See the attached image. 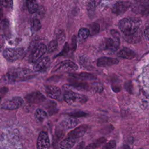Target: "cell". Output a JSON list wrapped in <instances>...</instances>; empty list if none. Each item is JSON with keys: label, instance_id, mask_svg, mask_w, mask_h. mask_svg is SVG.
<instances>
[{"label": "cell", "instance_id": "cell-13", "mask_svg": "<svg viewBox=\"0 0 149 149\" xmlns=\"http://www.w3.org/2000/svg\"><path fill=\"white\" fill-rule=\"evenodd\" d=\"M51 60L48 56H44L39 59L34 63L33 69L35 72H42L45 70L50 65Z\"/></svg>", "mask_w": 149, "mask_h": 149}, {"label": "cell", "instance_id": "cell-35", "mask_svg": "<svg viewBox=\"0 0 149 149\" xmlns=\"http://www.w3.org/2000/svg\"><path fill=\"white\" fill-rule=\"evenodd\" d=\"M116 144L115 140H110L107 143L102 147V149H116Z\"/></svg>", "mask_w": 149, "mask_h": 149}, {"label": "cell", "instance_id": "cell-3", "mask_svg": "<svg viewBox=\"0 0 149 149\" xmlns=\"http://www.w3.org/2000/svg\"><path fill=\"white\" fill-rule=\"evenodd\" d=\"M141 20L138 18H123L118 23L120 30L124 36H130L135 33L140 28Z\"/></svg>", "mask_w": 149, "mask_h": 149}, {"label": "cell", "instance_id": "cell-47", "mask_svg": "<svg viewBox=\"0 0 149 149\" xmlns=\"http://www.w3.org/2000/svg\"><path fill=\"white\" fill-rule=\"evenodd\" d=\"M141 149H142V148H141Z\"/></svg>", "mask_w": 149, "mask_h": 149}, {"label": "cell", "instance_id": "cell-30", "mask_svg": "<svg viewBox=\"0 0 149 149\" xmlns=\"http://www.w3.org/2000/svg\"><path fill=\"white\" fill-rule=\"evenodd\" d=\"M0 3L3 8L8 10L11 9L13 8L12 0H0Z\"/></svg>", "mask_w": 149, "mask_h": 149}, {"label": "cell", "instance_id": "cell-44", "mask_svg": "<svg viewBox=\"0 0 149 149\" xmlns=\"http://www.w3.org/2000/svg\"><path fill=\"white\" fill-rule=\"evenodd\" d=\"M2 16H3V12H2V10L0 9V21L1 20Z\"/></svg>", "mask_w": 149, "mask_h": 149}, {"label": "cell", "instance_id": "cell-6", "mask_svg": "<svg viewBox=\"0 0 149 149\" xmlns=\"http://www.w3.org/2000/svg\"><path fill=\"white\" fill-rule=\"evenodd\" d=\"M77 69L78 66L75 63L70 60H65L56 65L52 69L51 72L56 73L59 71L74 72Z\"/></svg>", "mask_w": 149, "mask_h": 149}, {"label": "cell", "instance_id": "cell-20", "mask_svg": "<svg viewBox=\"0 0 149 149\" xmlns=\"http://www.w3.org/2000/svg\"><path fill=\"white\" fill-rule=\"evenodd\" d=\"M118 56L119 57L127 59H132L136 56V53L134 51L127 48H123L118 54Z\"/></svg>", "mask_w": 149, "mask_h": 149}, {"label": "cell", "instance_id": "cell-8", "mask_svg": "<svg viewBox=\"0 0 149 149\" xmlns=\"http://www.w3.org/2000/svg\"><path fill=\"white\" fill-rule=\"evenodd\" d=\"M131 5V2L128 1H119L112 6V12L116 15H120L126 12Z\"/></svg>", "mask_w": 149, "mask_h": 149}, {"label": "cell", "instance_id": "cell-17", "mask_svg": "<svg viewBox=\"0 0 149 149\" xmlns=\"http://www.w3.org/2000/svg\"><path fill=\"white\" fill-rule=\"evenodd\" d=\"M88 126L87 125H81L79 127L70 131L69 133L68 134V136L77 140L84 134Z\"/></svg>", "mask_w": 149, "mask_h": 149}, {"label": "cell", "instance_id": "cell-31", "mask_svg": "<svg viewBox=\"0 0 149 149\" xmlns=\"http://www.w3.org/2000/svg\"><path fill=\"white\" fill-rule=\"evenodd\" d=\"M57 47H58L57 40H52L49 42L47 47V51L48 52H52L57 49Z\"/></svg>", "mask_w": 149, "mask_h": 149}, {"label": "cell", "instance_id": "cell-27", "mask_svg": "<svg viewBox=\"0 0 149 149\" xmlns=\"http://www.w3.org/2000/svg\"><path fill=\"white\" fill-rule=\"evenodd\" d=\"M87 11L89 16L92 17L95 12V2L94 0H90L87 5Z\"/></svg>", "mask_w": 149, "mask_h": 149}, {"label": "cell", "instance_id": "cell-18", "mask_svg": "<svg viewBox=\"0 0 149 149\" xmlns=\"http://www.w3.org/2000/svg\"><path fill=\"white\" fill-rule=\"evenodd\" d=\"M76 139L68 136L59 143L56 149H72L76 142Z\"/></svg>", "mask_w": 149, "mask_h": 149}, {"label": "cell", "instance_id": "cell-40", "mask_svg": "<svg viewBox=\"0 0 149 149\" xmlns=\"http://www.w3.org/2000/svg\"><path fill=\"white\" fill-rule=\"evenodd\" d=\"M8 89L5 87L0 88V98H1V97H2L3 95H4L8 91Z\"/></svg>", "mask_w": 149, "mask_h": 149}, {"label": "cell", "instance_id": "cell-5", "mask_svg": "<svg viewBox=\"0 0 149 149\" xmlns=\"http://www.w3.org/2000/svg\"><path fill=\"white\" fill-rule=\"evenodd\" d=\"M3 57L9 62H13L21 59L24 55V49L22 48H6L3 51Z\"/></svg>", "mask_w": 149, "mask_h": 149}, {"label": "cell", "instance_id": "cell-39", "mask_svg": "<svg viewBox=\"0 0 149 149\" xmlns=\"http://www.w3.org/2000/svg\"><path fill=\"white\" fill-rule=\"evenodd\" d=\"M5 44V38L2 35H0V52L2 49Z\"/></svg>", "mask_w": 149, "mask_h": 149}, {"label": "cell", "instance_id": "cell-25", "mask_svg": "<svg viewBox=\"0 0 149 149\" xmlns=\"http://www.w3.org/2000/svg\"><path fill=\"white\" fill-rule=\"evenodd\" d=\"M107 141V139L105 137H100L98 139H97L94 142L88 145L85 149H96L100 146H101L102 144L105 143Z\"/></svg>", "mask_w": 149, "mask_h": 149}, {"label": "cell", "instance_id": "cell-46", "mask_svg": "<svg viewBox=\"0 0 149 149\" xmlns=\"http://www.w3.org/2000/svg\"><path fill=\"white\" fill-rule=\"evenodd\" d=\"M0 28H1V26H0Z\"/></svg>", "mask_w": 149, "mask_h": 149}, {"label": "cell", "instance_id": "cell-12", "mask_svg": "<svg viewBox=\"0 0 149 149\" xmlns=\"http://www.w3.org/2000/svg\"><path fill=\"white\" fill-rule=\"evenodd\" d=\"M47 95L52 99L61 100L62 97V91L57 86L52 85H48L45 87Z\"/></svg>", "mask_w": 149, "mask_h": 149}, {"label": "cell", "instance_id": "cell-14", "mask_svg": "<svg viewBox=\"0 0 149 149\" xmlns=\"http://www.w3.org/2000/svg\"><path fill=\"white\" fill-rule=\"evenodd\" d=\"M47 51V47L44 44H40L38 45L36 48L34 49L33 52L32 53L30 61L33 63H35L37 62L39 59L42 57V56L45 54Z\"/></svg>", "mask_w": 149, "mask_h": 149}, {"label": "cell", "instance_id": "cell-24", "mask_svg": "<svg viewBox=\"0 0 149 149\" xmlns=\"http://www.w3.org/2000/svg\"><path fill=\"white\" fill-rule=\"evenodd\" d=\"M45 108L49 115H53L56 113L58 110L56 104L52 101H49L46 102Z\"/></svg>", "mask_w": 149, "mask_h": 149}, {"label": "cell", "instance_id": "cell-7", "mask_svg": "<svg viewBox=\"0 0 149 149\" xmlns=\"http://www.w3.org/2000/svg\"><path fill=\"white\" fill-rule=\"evenodd\" d=\"M23 100L20 97H13L8 99L1 104V108L5 110L16 109L23 104Z\"/></svg>", "mask_w": 149, "mask_h": 149}, {"label": "cell", "instance_id": "cell-16", "mask_svg": "<svg viewBox=\"0 0 149 149\" xmlns=\"http://www.w3.org/2000/svg\"><path fill=\"white\" fill-rule=\"evenodd\" d=\"M70 81V85L72 86L74 88L84 90V91H90L91 90V84H90L86 81H79L78 79H71Z\"/></svg>", "mask_w": 149, "mask_h": 149}, {"label": "cell", "instance_id": "cell-33", "mask_svg": "<svg viewBox=\"0 0 149 149\" xmlns=\"http://www.w3.org/2000/svg\"><path fill=\"white\" fill-rule=\"evenodd\" d=\"M91 90L96 93H101L103 90V87L100 83H93L91 84Z\"/></svg>", "mask_w": 149, "mask_h": 149}, {"label": "cell", "instance_id": "cell-21", "mask_svg": "<svg viewBox=\"0 0 149 149\" xmlns=\"http://www.w3.org/2000/svg\"><path fill=\"white\" fill-rule=\"evenodd\" d=\"M72 76L76 79L80 80H93L96 79V77L91 74L87 72H81L79 74H72Z\"/></svg>", "mask_w": 149, "mask_h": 149}, {"label": "cell", "instance_id": "cell-26", "mask_svg": "<svg viewBox=\"0 0 149 149\" xmlns=\"http://www.w3.org/2000/svg\"><path fill=\"white\" fill-rule=\"evenodd\" d=\"M27 7L30 13H34L37 11L38 5L36 0H26Z\"/></svg>", "mask_w": 149, "mask_h": 149}, {"label": "cell", "instance_id": "cell-4", "mask_svg": "<svg viewBox=\"0 0 149 149\" xmlns=\"http://www.w3.org/2000/svg\"><path fill=\"white\" fill-rule=\"evenodd\" d=\"M112 37L105 38L102 43V48L104 50L109 52L116 51L120 45L119 34L115 30H111Z\"/></svg>", "mask_w": 149, "mask_h": 149}, {"label": "cell", "instance_id": "cell-32", "mask_svg": "<svg viewBox=\"0 0 149 149\" xmlns=\"http://www.w3.org/2000/svg\"><path fill=\"white\" fill-rule=\"evenodd\" d=\"M90 29L89 30L90 34L94 35V34H97L99 31L100 26L97 23H94L92 24H90Z\"/></svg>", "mask_w": 149, "mask_h": 149}, {"label": "cell", "instance_id": "cell-36", "mask_svg": "<svg viewBox=\"0 0 149 149\" xmlns=\"http://www.w3.org/2000/svg\"><path fill=\"white\" fill-rule=\"evenodd\" d=\"M111 87H112V90H113L114 92H116V93L119 92V91H120V85L114 83H113V84H112Z\"/></svg>", "mask_w": 149, "mask_h": 149}, {"label": "cell", "instance_id": "cell-48", "mask_svg": "<svg viewBox=\"0 0 149 149\" xmlns=\"http://www.w3.org/2000/svg\"><path fill=\"white\" fill-rule=\"evenodd\" d=\"M84 149H85V148H84Z\"/></svg>", "mask_w": 149, "mask_h": 149}, {"label": "cell", "instance_id": "cell-41", "mask_svg": "<svg viewBox=\"0 0 149 149\" xmlns=\"http://www.w3.org/2000/svg\"><path fill=\"white\" fill-rule=\"evenodd\" d=\"M72 47H73V49L75 50L76 48V38L75 36H73L72 39Z\"/></svg>", "mask_w": 149, "mask_h": 149}, {"label": "cell", "instance_id": "cell-37", "mask_svg": "<svg viewBox=\"0 0 149 149\" xmlns=\"http://www.w3.org/2000/svg\"><path fill=\"white\" fill-rule=\"evenodd\" d=\"M144 35L145 38L147 40H149V24L146 27L144 31Z\"/></svg>", "mask_w": 149, "mask_h": 149}, {"label": "cell", "instance_id": "cell-22", "mask_svg": "<svg viewBox=\"0 0 149 149\" xmlns=\"http://www.w3.org/2000/svg\"><path fill=\"white\" fill-rule=\"evenodd\" d=\"M141 38V33L139 29L134 34L130 36H125V39L129 43L139 42Z\"/></svg>", "mask_w": 149, "mask_h": 149}, {"label": "cell", "instance_id": "cell-2", "mask_svg": "<svg viewBox=\"0 0 149 149\" xmlns=\"http://www.w3.org/2000/svg\"><path fill=\"white\" fill-rule=\"evenodd\" d=\"M34 74L31 70L26 68H16L13 69L5 74H4L2 79L5 82H16L20 81H24L33 78Z\"/></svg>", "mask_w": 149, "mask_h": 149}, {"label": "cell", "instance_id": "cell-38", "mask_svg": "<svg viewBox=\"0 0 149 149\" xmlns=\"http://www.w3.org/2000/svg\"><path fill=\"white\" fill-rule=\"evenodd\" d=\"M85 146V143L84 141H81L79 143H78L73 149H83Z\"/></svg>", "mask_w": 149, "mask_h": 149}, {"label": "cell", "instance_id": "cell-29", "mask_svg": "<svg viewBox=\"0 0 149 149\" xmlns=\"http://www.w3.org/2000/svg\"><path fill=\"white\" fill-rule=\"evenodd\" d=\"M41 27V24L40 23V21L38 19H35L33 20L31 23V30L34 32H36L38 31Z\"/></svg>", "mask_w": 149, "mask_h": 149}, {"label": "cell", "instance_id": "cell-19", "mask_svg": "<svg viewBox=\"0 0 149 149\" xmlns=\"http://www.w3.org/2000/svg\"><path fill=\"white\" fill-rule=\"evenodd\" d=\"M79 121L76 118L70 116L63 120L61 123V126L63 129H71L75 127L79 123Z\"/></svg>", "mask_w": 149, "mask_h": 149}, {"label": "cell", "instance_id": "cell-28", "mask_svg": "<svg viewBox=\"0 0 149 149\" xmlns=\"http://www.w3.org/2000/svg\"><path fill=\"white\" fill-rule=\"evenodd\" d=\"M90 35V31L87 28H81L78 33V36L81 40H86Z\"/></svg>", "mask_w": 149, "mask_h": 149}, {"label": "cell", "instance_id": "cell-15", "mask_svg": "<svg viewBox=\"0 0 149 149\" xmlns=\"http://www.w3.org/2000/svg\"><path fill=\"white\" fill-rule=\"evenodd\" d=\"M119 61L116 58L111 57H101L97 61V66L101 68L109 67L117 64Z\"/></svg>", "mask_w": 149, "mask_h": 149}, {"label": "cell", "instance_id": "cell-10", "mask_svg": "<svg viewBox=\"0 0 149 149\" xmlns=\"http://www.w3.org/2000/svg\"><path fill=\"white\" fill-rule=\"evenodd\" d=\"M37 149H48L50 147V140L48 133L45 131H42L38 134L37 140Z\"/></svg>", "mask_w": 149, "mask_h": 149}, {"label": "cell", "instance_id": "cell-9", "mask_svg": "<svg viewBox=\"0 0 149 149\" xmlns=\"http://www.w3.org/2000/svg\"><path fill=\"white\" fill-rule=\"evenodd\" d=\"M24 99L29 103L40 104L45 101L46 100V97L40 91H35L26 95Z\"/></svg>", "mask_w": 149, "mask_h": 149}, {"label": "cell", "instance_id": "cell-45", "mask_svg": "<svg viewBox=\"0 0 149 149\" xmlns=\"http://www.w3.org/2000/svg\"><path fill=\"white\" fill-rule=\"evenodd\" d=\"M1 98H0V105H1Z\"/></svg>", "mask_w": 149, "mask_h": 149}, {"label": "cell", "instance_id": "cell-1", "mask_svg": "<svg viewBox=\"0 0 149 149\" xmlns=\"http://www.w3.org/2000/svg\"><path fill=\"white\" fill-rule=\"evenodd\" d=\"M62 88L63 100L69 105L73 106L82 105L88 101V97L86 95L74 91L73 90V87L70 85L65 84Z\"/></svg>", "mask_w": 149, "mask_h": 149}, {"label": "cell", "instance_id": "cell-23", "mask_svg": "<svg viewBox=\"0 0 149 149\" xmlns=\"http://www.w3.org/2000/svg\"><path fill=\"white\" fill-rule=\"evenodd\" d=\"M34 117L38 122H43L48 117V114L45 111L41 108H37L34 112Z\"/></svg>", "mask_w": 149, "mask_h": 149}, {"label": "cell", "instance_id": "cell-34", "mask_svg": "<svg viewBox=\"0 0 149 149\" xmlns=\"http://www.w3.org/2000/svg\"><path fill=\"white\" fill-rule=\"evenodd\" d=\"M68 115L70 116L74 117V118H80V117H84L87 115V113L83 112V111H74V112H71L68 113Z\"/></svg>", "mask_w": 149, "mask_h": 149}, {"label": "cell", "instance_id": "cell-42", "mask_svg": "<svg viewBox=\"0 0 149 149\" xmlns=\"http://www.w3.org/2000/svg\"><path fill=\"white\" fill-rule=\"evenodd\" d=\"M125 88L126 89V90L127 91H130L132 90L130 88H132V83H131V82H127V83H126V84H125Z\"/></svg>", "mask_w": 149, "mask_h": 149}, {"label": "cell", "instance_id": "cell-11", "mask_svg": "<svg viewBox=\"0 0 149 149\" xmlns=\"http://www.w3.org/2000/svg\"><path fill=\"white\" fill-rule=\"evenodd\" d=\"M133 10L142 15H148L149 13V0H140L133 6Z\"/></svg>", "mask_w": 149, "mask_h": 149}, {"label": "cell", "instance_id": "cell-43", "mask_svg": "<svg viewBox=\"0 0 149 149\" xmlns=\"http://www.w3.org/2000/svg\"><path fill=\"white\" fill-rule=\"evenodd\" d=\"M122 149H130V148L128 145H124L123 146Z\"/></svg>", "mask_w": 149, "mask_h": 149}]
</instances>
